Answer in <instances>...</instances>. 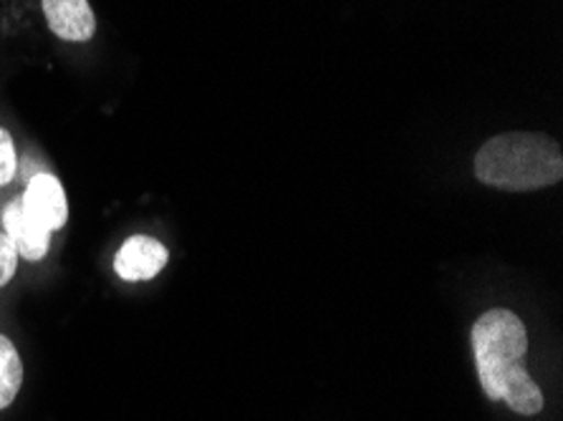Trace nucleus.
<instances>
[{
  "instance_id": "1",
  "label": "nucleus",
  "mask_w": 563,
  "mask_h": 421,
  "mask_svg": "<svg viewBox=\"0 0 563 421\" xmlns=\"http://www.w3.org/2000/svg\"><path fill=\"white\" fill-rule=\"evenodd\" d=\"M473 354L485 397L506 401L516 414H539L543 394L523 366L528 331L514 311L493 308L477 318L473 325Z\"/></svg>"
},
{
  "instance_id": "2",
  "label": "nucleus",
  "mask_w": 563,
  "mask_h": 421,
  "mask_svg": "<svg viewBox=\"0 0 563 421\" xmlns=\"http://www.w3.org/2000/svg\"><path fill=\"white\" fill-rule=\"evenodd\" d=\"M475 177L508 192L553 187L563 177L561 144L539 132H506L493 136L475 154Z\"/></svg>"
},
{
  "instance_id": "3",
  "label": "nucleus",
  "mask_w": 563,
  "mask_h": 421,
  "mask_svg": "<svg viewBox=\"0 0 563 421\" xmlns=\"http://www.w3.org/2000/svg\"><path fill=\"white\" fill-rule=\"evenodd\" d=\"M167 261L169 253L159 240L150 235H134L119 247L114 257V270L119 278L130 282L152 280L157 273L165 270Z\"/></svg>"
},
{
  "instance_id": "4",
  "label": "nucleus",
  "mask_w": 563,
  "mask_h": 421,
  "mask_svg": "<svg viewBox=\"0 0 563 421\" xmlns=\"http://www.w3.org/2000/svg\"><path fill=\"white\" fill-rule=\"evenodd\" d=\"M3 230L8 240L13 243L19 257L33 263L44 261V255L48 253V245H51V232L41 225L29 210H25L23 197L13 200L3 210Z\"/></svg>"
},
{
  "instance_id": "5",
  "label": "nucleus",
  "mask_w": 563,
  "mask_h": 421,
  "mask_svg": "<svg viewBox=\"0 0 563 421\" xmlns=\"http://www.w3.org/2000/svg\"><path fill=\"white\" fill-rule=\"evenodd\" d=\"M23 204L48 232L62 230L66 225L68 202L64 185L58 182L54 175H48V171H38V175L31 179L29 187H25Z\"/></svg>"
},
{
  "instance_id": "6",
  "label": "nucleus",
  "mask_w": 563,
  "mask_h": 421,
  "mask_svg": "<svg viewBox=\"0 0 563 421\" xmlns=\"http://www.w3.org/2000/svg\"><path fill=\"white\" fill-rule=\"evenodd\" d=\"M41 8H44L48 29L58 38L71 43H87L93 38L97 19H93L89 0H41Z\"/></svg>"
},
{
  "instance_id": "7",
  "label": "nucleus",
  "mask_w": 563,
  "mask_h": 421,
  "mask_svg": "<svg viewBox=\"0 0 563 421\" xmlns=\"http://www.w3.org/2000/svg\"><path fill=\"white\" fill-rule=\"evenodd\" d=\"M23 384V364L19 351L5 336H0V409L11 407Z\"/></svg>"
},
{
  "instance_id": "8",
  "label": "nucleus",
  "mask_w": 563,
  "mask_h": 421,
  "mask_svg": "<svg viewBox=\"0 0 563 421\" xmlns=\"http://www.w3.org/2000/svg\"><path fill=\"white\" fill-rule=\"evenodd\" d=\"M15 165H19V162H15V147L11 134L0 126V187L11 182L15 175Z\"/></svg>"
},
{
  "instance_id": "9",
  "label": "nucleus",
  "mask_w": 563,
  "mask_h": 421,
  "mask_svg": "<svg viewBox=\"0 0 563 421\" xmlns=\"http://www.w3.org/2000/svg\"><path fill=\"white\" fill-rule=\"evenodd\" d=\"M15 268H19V253H15V247L5 232H0V288L13 278Z\"/></svg>"
}]
</instances>
